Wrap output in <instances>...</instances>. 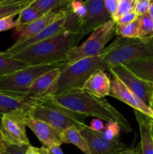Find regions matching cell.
Here are the masks:
<instances>
[{
  "label": "cell",
  "instance_id": "cell-40",
  "mask_svg": "<svg viewBox=\"0 0 153 154\" xmlns=\"http://www.w3.org/2000/svg\"><path fill=\"white\" fill-rule=\"evenodd\" d=\"M150 108L153 111V89L152 91V96H151V101H150Z\"/></svg>",
  "mask_w": 153,
  "mask_h": 154
},
{
  "label": "cell",
  "instance_id": "cell-14",
  "mask_svg": "<svg viewBox=\"0 0 153 154\" xmlns=\"http://www.w3.org/2000/svg\"><path fill=\"white\" fill-rule=\"evenodd\" d=\"M37 100L27 96H16L0 91V119L4 114L16 111L28 113Z\"/></svg>",
  "mask_w": 153,
  "mask_h": 154
},
{
  "label": "cell",
  "instance_id": "cell-30",
  "mask_svg": "<svg viewBox=\"0 0 153 154\" xmlns=\"http://www.w3.org/2000/svg\"><path fill=\"white\" fill-rule=\"evenodd\" d=\"M14 15H12V16L6 17L0 20V32H1L7 31V30L16 27V20H14Z\"/></svg>",
  "mask_w": 153,
  "mask_h": 154
},
{
  "label": "cell",
  "instance_id": "cell-19",
  "mask_svg": "<svg viewBox=\"0 0 153 154\" xmlns=\"http://www.w3.org/2000/svg\"><path fill=\"white\" fill-rule=\"evenodd\" d=\"M60 136L62 144H74L78 147L82 153L91 154L86 140L82 136L80 130L78 128L75 126L68 128L60 134Z\"/></svg>",
  "mask_w": 153,
  "mask_h": 154
},
{
  "label": "cell",
  "instance_id": "cell-12",
  "mask_svg": "<svg viewBox=\"0 0 153 154\" xmlns=\"http://www.w3.org/2000/svg\"><path fill=\"white\" fill-rule=\"evenodd\" d=\"M26 123L41 142L42 147L49 149L62 144L59 132L47 123L28 116L26 118Z\"/></svg>",
  "mask_w": 153,
  "mask_h": 154
},
{
  "label": "cell",
  "instance_id": "cell-47",
  "mask_svg": "<svg viewBox=\"0 0 153 154\" xmlns=\"http://www.w3.org/2000/svg\"><path fill=\"white\" fill-rule=\"evenodd\" d=\"M151 1H152V0H151Z\"/></svg>",
  "mask_w": 153,
  "mask_h": 154
},
{
  "label": "cell",
  "instance_id": "cell-44",
  "mask_svg": "<svg viewBox=\"0 0 153 154\" xmlns=\"http://www.w3.org/2000/svg\"><path fill=\"white\" fill-rule=\"evenodd\" d=\"M128 1H134V0H128Z\"/></svg>",
  "mask_w": 153,
  "mask_h": 154
},
{
  "label": "cell",
  "instance_id": "cell-8",
  "mask_svg": "<svg viewBox=\"0 0 153 154\" xmlns=\"http://www.w3.org/2000/svg\"><path fill=\"white\" fill-rule=\"evenodd\" d=\"M112 77L118 78L128 90L140 99L147 106H150L152 84L146 82L130 72L124 65H118L108 69ZM150 108V107H149Z\"/></svg>",
  "mask_w": 153,
  "mask_h": 154
},
{
  "label": "cell",
  "instance_id": "cell-43",
  "mask_svg": "<svg viewBox=\"0 0 153 154\" xmlns=\"http://www.w3.org/2000/svg\"><path fill=\"white\" fill-rule=\"evenodd\" d=\"M4 1H8V0H0V2H4ZM32 1H34V0H32Z\"/></svg>",
  "mask_w": 153,
  "mask_h": 154
},
{
  "label": "cell",
  "instance_id": "cell-46",
  "mask_svg": "<svg viewBox=\"0 0 153 154\" xmlns=\"http://www.w3.org/2000/svg\"><path fill=\"white\" fill-rule=\"evenodd\" d=\"M136 1H139V0H136Z\"/></svg>",
  "mask_w": 153,
  "mask_h": 154
},
{
  "label": "cell",
  "instance_id": "cell-21",
  "mask_svg": "<svg viewBox=\"0 0 153 154\" xmlns=\"http://www.w3.org/2000/svg\"><path fill=\"white\" fill-rule=\"evenodd\" d=\"M32 0H8L0 2V20L6 17L19 14L20 12L28 7Z\"/></svg>",
  "mask_w": 153,
  "mask_h": 154
},
{
  "label": "cell",
  "instance_id": "cell-15",
  "mask_svg": "<svg viewBox=\"0 0 153 154\" xmlns=\"http://www.w3.org/2000/svg\"><path fill=\"white\" fill-rule=\"evenodd\" d=\"M60 72H61V66L40 75L34 81L32 85L28 89L26 96L36 100L46 97L49 93L51 87L58 79Z\"/></svg>",
  "mask_w": 153,
  "mask_h": 154
},
{
  "label": "cell",
  "instance_id": "cell-22",
  "mask_svg": "<svg viewBox=\"0 0 153 154\" xmlns=\"http://www.w3.org/2000/svg\"><path fill=\"white\" fill-rule=\"evenodd\" d=\"M70 2V0H34L29 6L45 14L66 8Z\"/></svg>",
  "mask_w": 153,
  "mask_h": 154
},
{
  "label": "cell",
  "instance_id": "cell-11",
  "mask_svg": "<svg viewBox=\"0 0 153 154\" xmlns=\"http://www.w3.org/2000/svg\"><path fill=\"white\" fill-rule=\"evenodd\" d=\"M110 80V96L112 98L118 99L134 109V111H139L145 114L147 117L153 120V111L147 106L140 99L135 96L132 92L128 90L125 86L116 77L112 76Z\"/></svg>",
  "mask_w": 153,
  "mask_h": 154
},
{
  "label": "cell",
  "instance_id": "cell-36",
  "mask_svg": "<svg viewBox=\"0 0 153 154\" xmlns=\"http://www.w3.org/2000/svg\"><path fill=\"white\" fill-rule=\"evenodd\" d=\"M8 146V144L4 141V138L2 136V134L1 131H0V154H4Z\"/></svg>",
  "mask_w": 153,
  "mask_h": 154
},
{
  "label": "cell",
  "instance_id": "cell-35",
  "mask_svg": "<svg viewBox=\"0 0 153 154\" xmlns=\"http://www.w3.org/2000/svg\"><path fill=\"white\" fill-rule=\"evenodd\" d=\"M90 128H92V129L95 131H98V132H103L104 130L105 125L104 124L103 122L101 121V120L100 119H94L91 121L90 123Z\"/></svg>",
  "mask_w": 153,
  "mask_h": 154
},
{
  "label": "cell",
  "instance_id": "cell-38",
  "mask_svg": "<svg viewBox=\"0 0 153 154\" xmlns=\"http://www.w3.org/2000/svg\"><path fill=\"white\" fill-rule=\"evenodd\" d=\"M127 154H140L139 153V147H138V145L136 146L135 148L130 149L129 148Z\"/></svg>",
  "mask_w": 153,
  "mask_h": 154
},
{
  "label": "cell",
  "instance_id": "cell-29",
  "mask_svg": "<svg viewBox=\"0 0 153 154\" xmlns=\"http://www.w3.org/2000/svg\"><path fill=\"white\" fill-rule=\"evenodd\" d=\"M151 0H139L136 1L134 12L138 17L148 13L151 5Z\"/></svg>",
  "mask_w": 153,
  "mask_h": 154
},
{
  "label": "cell",
  "instance_id": "cell-6",
  "mask_svg": "<svg viewBox=\"0 0 153 154\" xmlns=\"http://www.w3.org/2000/svg\"><path fill=\"white\" fill-rule=\"evenodd\" d=\"M116 21L110 19L96 29L86 42L69 51L64 60V63L70 64L82 59L99 55L106 44L116 35Z\"/></svg>",
  "mask_w": 153,
  "mask_h": 154
},
{
  "label": "cell",
  "instance_id": "cell-42",
  "mask_svg": "<svg viewBox=\"0 0 153 154\" xmlns=\"http://www.w3.org/2000/svg\"><path fill=\"white\" fill-rule=\"evenodd\" d=\"M128 150H129V148H128ZM128 150H125V151L122 152V153H119V154H127V153H128Z\"/></svg>",
  "mask_w": 153,
  "mask_h": 154
},
{
  "label": "cell",
  "instance_id": "cell-34",
  "mask_svg": "<svg viewBox=\"0 0 153 154\" xmlns=\"http://www.w3.org/2000/svg\"><path fill=\"white\" fill-rule=\"evenodd\" d=\"M27 146L19 147V146L9 145L6 149L4 154H26V149Z\"/></svg>",
  "mask_w": 153,
  "mask_h": 154
},
{
  "label": "cell",
  "instance_id": "cell-31",
  "mask_svg": "<svg viewBox=\"0 0 153 154\" xmlns=\"http://www.w3.org/2000/svg\"><path fill=\"white\" fill-rule=\"evenodd\" d=\"M138 16L134 11H130L120 17L116 21V25H127V24H129L130 23L134 22V20H136Z\"/></svg>",
  "mask_w": 153,
  "mask_h": 154
},
{
  "label": "cell",
  "instance_id": "cell-32",
  "mask_svg": "<svg viewBox=\"0 0 153 154\" xmlns=\"http://www.w3.org/2000/svg\"><path fill=\"white\" fill-rule=\"evenodd\" d=\"M26 154H50V153L48 149L46 147H37L30 144L27 146L26 149Z\"/></svg>",
  "mask_w": 153,
  "mask_h": 154
},
{
  "label": "cell",
  "instance_id": "cell-41",
  "mask_svg": "<svg viewBox=\"0 0 153 154\" xmlns=\"http://www.w3.org/2000/svg\"><path fill=\"white\" fill-rule=\"evenodd\" d=\"M151 129H152V136H153V120L152 119L151 120Z\"/></svg>",
  "mask_w": 153,
  "mask_h": 154
},
{
  "label": "cell",
  "instance_id": "cell-3",
  "mask_svg": "<svg viewBox=\"0 0 153 154\" xmlns=\"http://www.w3.org/2000/svg\"><path fill=\"white\" fill-rule=\"evenodd\" d=\"M104 70L100 54L87 57L70 64L61 66L59 76L46 96H57L76 90H82L84 84L94 72Z\"/></svg>",
  "mask_w": 153,
  "mask_h": 154
},
{
  "label": "cell",
  "instance_id": "cell-2",
  "mask_svg": "<svg viewBox=\"0 0 153 154\" xmlns=\"http://www.w3.org/2000/svg\"><path fill=\"white\" fill-rule=\"evenodd\" d=\"M83 37L81 33L69 32L33 44L8 56L21 60L28 66L64 63L69 51L78 46Z\"/></svg>",
  "mask_w": 153,
  "mask_h": 154
},
{
  "label": "cell",
  "instance_id": "cell-10",
  "mask_svg": "<svg viewBox=\"0 0 153 154\" xmlns=\"http://www.w3.org/2000/svg\"><path fill=\"white\" fill-rule=\"evenodd\" d=\"M87 14L81 25V32L84 36L112 19L105 7L104 0H85Z\"/></svg>",
  "mask_w": 153,
  "mask_h": 154
},
{
  "label": "cell",
  "instance_id": "cell-37",
  "mask_svg": "<svg viewBox=\"0 0 153 154\" xmlns=\"http://www.w3.org/2000/svg\"><path fill=\"white\" fill-rule=\"evenodd\" d=\"M50 154H64L60 146H56V147H52L48 149Z\"/></svg>",
  "mask_w": 153,
  "mask_h": 154
},
{
  "label": "cell",
  "instance_id": "cell-13",
  "mask_svg": "<svg viewBox=\"0 0 153 154\" xmlns=\"http://www.w3.org/2000/svg\"><path fill=\"white\" fill-rule=\"evenodd\" d=\"M62 10H60L58 11L48 12L41 17L38 18L30 23L26 24L23 26L14 28L15 34L17 35V38H16V42L14 45H20L37 35L50 24L53 23L60 16Z\"/></svg>",
  "mask_w": 153,
  "mask_h": 154
},
{
  "label": "cell",
  "instance_id": "cell-24",
  "mask_svg": "<svg viewBox=\"0 0 153 154\" xmlns=\"http://www.w3.org/2000/svg\"><path fill=\"white\" fill-rule=\"evenodd\" d=\"M139 38L143 39L153 38V20L149 13L138 17Z\"/></svg>",
  "mask_w": 153,
  "mask_h": 154
},
{
  "label": "cell",
  "instance_id": "cell-33",
  "mask_svg": "<svg viewBox=\"0 0 153 154\" xmlns=\"http://www.w3.org/2000/svg\"><path fill=\"white\" fill-rule=\"evenodd\" d=\"M118 1L119 0H104L105 7H106V10L109 12L110 14L111 15L112 18L116 11Z\"/></svg>",
  "mask_w": 153,
  "mask_h": 154
},
{
  "label": "cell",
  "instance_id": "cell-20",
  "mask_svg": "<svg viewBox=\"0 0 153 154\" xmlns=\"http://www.w3.org/2000/svg\"><path fill=\"white\" fill-rule=\"evenodd\" d=\"M28 66L27 63L8 56L5 51L0 52V78L7 76Z\"/></svg>",
  "mask_w": 153,
  "mask_h": 154
},
{
  "label": "cell",
  "instance_id": "cell-39",
  "mask_svg": "<svg viewBox=\"0 0 153 154\" xmlns=\"http://www.w3.org/2000/svg\"><path fill=\"white\" fill-rule=\"evenodd\" d=\"M148 13H149L150 16H151L152 19V20H153V0H152V2H151V5H150Z\"/></svg>",
  "mask_w": 153,
  "mask_h": 154
},
{
  "label": "cell",
  "instance_id": "cell-7",
  "mask_svg": "<svg viewBox=\"0 0 153 154\" xmlns=\"http://www.w3.org/2000/svg\"><path fill=\"white\" fill-rule=\"evenodd\" d=\"M28 113L24 111H16L5 114L1 117V131L4 141L8 145H30L26 134V118Z\"/></svg>",
  "mask_w": 153,
  "mask_h": 154
},
{
  "label": "cell",
  "instance_id": "cell-23",
  "mask_svg": "<svg viewBox=\"0 0 153 154\" xmlns=\"http://www.w3.org/2000/svg\"><path fill=\"white\" fill-rule=\"evenodd\" d=\"M44 15V14L28 5V7L22 9L18 14L17 19L16 20V26L15 28L23 26L30 23L38 18L41 17Z\"/></svg>",
  "mask_w": 153,
  "mask_h": 154
},
{
  "label": "cell",
  "instance_id": "cell-5",
  "mask_svg": "<svg viewBox=\"0 0 153 154\" xmlns=\"http://www.w3.org/2000/svg\"><path fill=\"white\" fill-rule=\"evenodd\" d=\"M64 64V62L52 64L28 66L10 75L0 78V91L16 96H26L28 89L40 75Z\"/></svg>",
  "mask_w": 153,
  "mask_h": 154
},
{
  "label": "cell",
  "instance_id": "cell-27",
  "mask_svg": "<svg viewBox=\"0 0 153 154\" xmlns=\"http://www.w3.org/2000/svg\"><path fill=\"white\" fill-rule=\"evenodd\" d=\"M136 0L134 1H128V0H119L118 3L116 11L113 15L112 19L116 21L120 17L130 11H134L135 5H136Z\"/></svg>",
  "mask_w": 153,
  "mask_h": 154
},
{
  "label": "cell",
  "instance_id": "cell-28",
  "mask_svg": "<svg viewBox=\"0 0 153 154\" xmlns=\"http://www.w3.org/2000/svg\"><path fill=\"white\" fill-rule=\"evenodd\" d=\"M120 127L115 123L106 122L105 124L104 130L102 132V135L106 139L113 140L119 138Z\"/></svg>",
  "mask_w": 153,
  "mask_h": 154
},
{
  "label": "cell",
  "instance_id": "cell-16",
  "mask_svg": "<svg viewBox=\"0 0 153 154\" xmlns=\"http://www.w3.org/2000/svg\"><path fill=\"white\" fill-rule=\"evenodd\" d=\"M110 79L105 71L98 70L86 81L82 90L98 98H104L110 96Z\"/></svg>",
  "mask_w": 153,
  "mask_h": 154
},
{
  "label": "cell",
  "instance_id": "cell-9",
  "mask_svg": "<svg viewBox=\"0 0 153 154\" xmlns=\"http://www.w3.org/2000/svg\"><path fill=\"white\" fill-rule=\"evenodd\" d=\"M80 132L86 140L91 154H119L128 150L119 138L107 140L103 136L102 132L94 130L89 126L86 125Z\"/></svg>",
  "mask_w": 153,
  "mask_h": 154
},
{
  "label": "cell",
  "instance_id": "cell-45",
  "mask_svg": "<svg viewBox=\"0 0 153 154\" xmlns=\"http://www.w3.org/2000/svg\"><path fill=\"white\" fill-rule=\"evenodd\" d=\"M71 1H74V0H70V2H71Z\"/></svg>",
  "mask_w": 153,
  "mask_h": 154
},
{
  "label": "cell",
  "instance_id": "cell-18",
  "mask_svg": "<svg viewBox=\"0 0 153 154\" xmlns=\"http://www.w3.org/2000/svg\"><path fill=\"white\" fill-rule=\"evenodd\" d=\"M122 65L138 78L153 85V59L132 60Z\"/></svg>",
  "mask_w": 153,
  "mask_h": 154
},
{
  "label": "cell",
  "instance_id": "cell-4",
  "mask_svg": "<svg viewBox=\"0 0 153 154\" xmlns=\"http://www.w3.org/2000/svg\"><path fill=\"white\" fill-rule=\"evenodd\" d=\"M27 116L47 123L60 134L72 126L81 130L86 126L85 116L63 108L54 102L50 96L38 99Z\"/></svg>",
  "mask_w": 153,
  "mask_h": 154
},
{
  "label": "cell",
  "instance_id": "cell-25",
  "mask_svg": "<svg viewBox=\"0 0 153 154\" xmlns=\"http://www.w3.org/2000/svg\"><path fill=\"white\" fill-rule=\"evenodd\" d=\"M116 35L123 38H139V20L138 18L127 25H116Z\"/></svg>",
  "mask_w": 153,
  "mask_h": 154
},
{
  "label": "cell",
  "instance_id": "cell-26",
  "mask_svg": "<svg viewBox=\"0 0 153 154\" xmlns=\"http://www.w3.org/2000/svg\"><path fill=\"white\" fill-rule=\"evenodd\" d=\"M68 8L77 17V19L80 22V25H82L87 14V8L85 1H82V0L71 1L69 3Z\"/></svg>",
  "mask_w": 153,
  "mask_h": 154
},
{
  "label": "cell",
  "instance_id": "cell-1",
  "mask_svg": "<svg viewBox=\"0 0 153 154\" xmlns=\"http://www.w3.org/2000/svg\"><path fill=\"white\" fill-rule=\"evenodd\" d=\"M54 102L76 114L94 117L106 122L115 123L124 132H130L128 120L104 98H98L83 90H76L57 96H50Z\"/></svg>",
  "mask_w": 153,
  "mask_h": 154
},
{
  "label": "cell",
  "instance_id": "cell-17",
  "mask_svg": "<svg viewBox=\"0 0 153 154\" xmlns=\"http://www.w3.org/2000/svg\"><path fill=\"white\" fill-rule=\"evenodd\" d=\"M135 117L139 126L140 142L138 144L140 154H153V136L150 117L134 111Z\"/></svg>",
  "mask_w": 153,
  "mask_h": 154
}]
</instances>
